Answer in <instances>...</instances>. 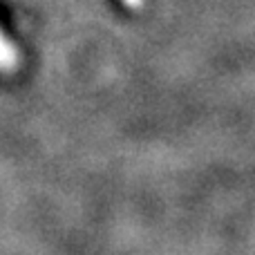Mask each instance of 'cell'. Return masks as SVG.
<instances>
[{
  "label": "cell",
  "instance_id": "obj_1",
  "mask_svg": "<svg viewBox=\"0 0 255 255\" xmlns=\"http://www.w3.org/2000/svg\"><path fill=\"white\" fill-rule=\"evenodd\" d=\"M18 67V52L0 31V72H13Z\"/></svg>",
  "mask_w": 255,
  "mask_h": 255
},
{
  "label": "cell",
  "instance_id": "obj_2",
  "mask_svg": "<svg viewBox=\"0 0 255 255\" xmlns=\"http://www.w3.org/2000/svg\"><path fill=\"white\" fill-rule=\"evenodd\" d=\"M121 2H124L128 9H132V11H141L145 0H121Z\"/></svg>",
  "mask_w": 255,
  "mask_h": 255
}]
</instances>
